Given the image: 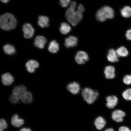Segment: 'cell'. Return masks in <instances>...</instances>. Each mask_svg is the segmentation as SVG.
Segmentation results:
<instances>
[{
  "instance_id": "6da1fadb",
  "label": "cell",
  "mask_w": 131,
  "mask_h": 131,
  "mask_svg": "<svg viewBox=\"0 0 131 131\" xmlns=\"http://www.w3.org/2000/svg\"><path fill=\"white\" fill-rule=\"evenodd\" d=\"M77 3L73 2L66 11V16L68 22L73 26L77 25L81 20L83 17V13L84 9L82 5H79L77 9L76 10Z\"/></svg>"
},
{
  "instance_id": "7a4b0ae2",
  "label": "cell",
  "mask_w": 131,
  "mask_h": 131,
  "mask_svg": "<svg viewBox=\"0 0 131 131\" xmlns=\"http://www.w3.org/2000/svg\"><path fill=\"white\" fill-rule=\"evenodd\" d=\"M17 21L14 16L10 13H6L1 16L0 26L3 30L8 31L15 28Z\"/></svg>"
},
{
  "instance_id": "3957f363",
  "label": "cell",
  "mask_w": 131,
  "mask_h": 131,
  "mask_svg": "<svg viewBox=\"0 0 131 131\" xmlns=\"http://www.w3.org/2000/svg\"><path fill=\"white\" fill-rule=\"evenodd\" d=\"M113 10L108 6H104L98 10L96 14V18L98 21L104 22L108 19L114 17Z\"/></svg>"
},
{
  "instance_id": "277c9868",
  "label": "cell",
  "mask_w": 131,
  "mask_h": 131,
  "mask_svg": "<svg viewBox=\"0 0 131 131\" xmlns=\"http://www.w3.org/2000/svg\"><path fill=\"white\" fill-rule=\"evenodd\" d=\"M82 95L83 99L89 104L94 103L99 95L97 91L88 88H84L82 90Z\"/></svg>"
},
{
  "instance_id": "5b68a950",
  "label": "cell",
  "mask_w": 131,
  "mask_h": 131,
  "mask_svg": "<svg viewBox=\"0 0 131 131\" xmlns=\"http://www.w3.org/2000/svg\"><path fill=\"white\" fill-rule=\"evenodd\" d=\"M75 59L77 63L78 64H83L88 61L89 57L86 52L81 51L77 53Z\"/></svg>"
},
{
  "instance_id": "8992f818",
  "label": "cell",
  "mask_w": 131,
  "mask_h": 131,
  "mask_svg": "<svg viewBox=\"0 0 131 131\" xmlns=\"http://www.w3.org/2000/svg\"><path fill=\"white\" fill-rule=\"evenodd\" d=\"M24 36L26 38L29 39L33 37L34 34V29L31 25L29 24L24 25L23 27Z\"/></svg>"
},
{
  "instance_id": "52a82bcc",
  "label": "cell",
  "mask_w": 131,
  "mask_h": 131,
  "mask_svg": "<svg viewBox=\"0 0 131 131\" xmlns=\"http://www.w3.org/2000/svg\"><path fill=\"white\" fill-rule=\"evenodd\" d=\"M125 116V113L122 110H117L113 112L112 118L113 119L117 122H120L123 121V118Z\"/></svg>"
},
{
  "instance_id": "ba28073f",
  "label": "cell",
  "mask_w": 131,
  "mask_h": 131,
  "mask_svg": "<svg viewBox=\"0 0 131 131\" xmlns=\"http://www.w3.org/2000/svg\"><path fill=\"white\" fill-rule=\"evenodd\" d=\"M115 69L113 66H108L104 70V73L106 78L107 79H112L115 76Z\"/></svg>"
},
{
  "instance_id": "9c48e42d",
  "label": "cell",
  "mask_w": 131,
  "mask_h": 131,
  "mask_svg": "<svg viewBox=\"0 0 131 131\" xmlns=\"http://www.w3.org/2000/svg\"><path fill=\"white\" fill-rule=\"evenodd\" d=\"M78 42V39L77 37L73 36H70L65 40V46L67 48L75 47L77 45Z\"/></svg>"
},
{
  "instance_id": "30bf717a",
  "label": "cell",
  "mask_w": 131,
  "mask_h": 131,
  "mask_svg": "<svg viewBox=\"0 0 131 131\" xmlns=\"http://www.w3.org/2000/svg\"><path fill=\"white\" fill-rule=\"evenodd\" d=\"M67 89L72 94H77L79 92L81 87L79 83L76 82H73L68 85Z\"/></svg>"
},
{
  "instance_id": "8fae6325",
  "label": "cell",
  "mask_w": 131,
  "mask_h": 131,
  "mask_svg": "<svg viewBox=\"0 0 131 131\" xmlns=\"http://www.w3.org/2000/svg\"><path fill=\"white\" fill-rule=\"evenodd\" d=\"M106 101H107L106 106L110 109H112L117 105L118 102V99L117 96H111L106 97Z\"/></svg>"
},
{
  "instance_id": "7c38bea8",
  "label": "cell",
  "mask_w": 131,
  "mask_h": 131,
  "mask_svg": "<svg viewBox=\"0 0 131 131\" xmlns=\"http://www.w3.org/2000/svg\"><path fill=\"white\" fill-rule=\"evenodd\" d=\"M26 67L27 71L30 73H33L35 72V69L38 68L39 64L38 62L35 60H29L26 64Z\"/></svg>"
},
{
  "instance_id": "4fadbf2b",
  "label": "cell",
  "mask_w": 131,
  "mask_h": 131,
  "mask_svg": "<svg viewBox=\"0 0 131 131\" xmlns=\"http://www.w3.org/2000/svg\"><path fill=\"white\" fill-rule=\"evenodd\" d=\"M46 42V39L45 37L42 36H38L35 39L34 45L37 48L42 49L45 47Z\"/></svg>"
},
{
  "instance_id": "5bb4252c",
  "label": "cell",
  "mask_w": 131,
  "mask_h": 131,
  "mask_svg": "<svg viewBox=\"0 0 131 131\" xmlns=\"http://www.w3.org/2000/svg\"><path fill=\"white\" fill-rule=\"evenodd\" d=\"M14 81V77L9 73H5L2 77V81L5 85H10L12 84Z\"/></svg>"
},
{
  "instance_id": "9a60e30c",
  "label": "cell",
  "mask_w": 131,
  "mask_h": 131,
  "mask_svg": "<svg viewBox=\"0 0 131 131\" xmlns=\"http://www.w3.org/2000/svg\"><path fill=\"white\" fill-rule=\"evenodd\" d=\"M107 57L108 60L111 63H116L119 61L118 57L114 49H111L109 50Z\"/></svg>"
},
{
  "instance_id": "2e32d148",
  "label": "cell",
  "mask_w": 131,
  "mask_h": 131,
  "mask_svg": "<svg viewBox=\"0 0 131 131\" xmlns=\"http://www.w3.org/2000/svg\"><path fill=\"white\" fill-rule=\"evenodd\" d=\"M11 123L13 126L16 127H19L23 125L24 121L22 119L19 118L17 114L14 115L11 119Z\"/></svg>"
},
{
  "instance_id": "e0dca14e",
  "label": "cell",
  "mask_w": 131,
  "mask_h": 131,
  "mask_svg": "<svg viewBox=\"0 0 131 131\" xmlns=\"http://www.w3.org/2000/svg\"><path fill=\"white\" fill-rule=\"evenodd\" d=\"M32 98L31 93L27 91L21 96L20 100L24 104H28L32 102Z\"/></svg>"
},
{
  "instance_id": "ac0fdd59",
  "label": "cell",
  "mask_w": 131,
  "mask_h": 131,
  "mask_svg": "<svg viewBox=\"0 0 131 131\" xmlns=\"http://www.w3.org/2000/svg\"><path fill=\"white\" fill-rule=\"evenodd\" d=\"M106 124L105 119L102 117H98L95 121V125L96 128L99 130H101L104 128Z\"/></svg>"
},
{
  "instance_id": "d6986e66",
  "label": "cell",
  "mask_w": 131,
  "mask_h": 131,
  "mask_svg": "<svg viewBox=\"0 0 131 131\" xmlns=\"http://www.w3.org/2000/svg\"><path fill=\"white\" fill-rule=\"evenodd\" d=\"M49 19L48 17L43 16H41L39 17L38 25L42 28L48 27L49 26Z\"/></svg>"
},
{
  "instance_id": "ffe728a7",
  "label": "cell",
  "mask_w": 131,
  "mask_h": 131,
  "mask_svg": "<svg viewBox=\"0 0 131 131\" xmlns=\"http://www.w3.org/2000/svg\"><path fill=\"white\" fill-rule=\"evenodd\" d=\"M27 91V89L24 86L21 85L16 86L14 88L13 91V94L20 97L21 96Z\"/></svg>"
},
{
  "instance_id": "44dd1931",
  "label": "cell",
  "mask_w": 131,
  "mask_h": 131,
  "mask_svg": "<svg viewBox=\"0 0 131 131\" xmlns=\"http://www.w3.org/2000/svg\"><path fill=\"white\" fill-rule=\"evenodd\" d=\"M116 51L118 57H126L129 54L128 50L124 46L119 47Z\"/></svg>"
},
{
  "instance_id": "7402d4cb",
  "label": "cell",
  "mask_w": 131,
  "mask_h": 131,
  "mask_svg": "<svg viewBox=\"0 0 131 131\" xmlns=\"http://www.w3.org/2000/svg\"><path fill=\"white\" fill-rule=\"evenodd\" d=\"M59 49V44L56 41L53 40L50 42L49 45V51L52 53H56L58 52Z\"/></svg>"
},
{
  "instance_id": "603a6c76",
  "label": "cell",
  "mask_w": 131,
  "mask_h": 131,
  "mask_svg": "<svg viewBox=\"0 0 131 131\" xmlns=\"http://www.w3.org/2000/svg\"><path fill=\"white\" fill-rule=\"evenodd\" d=\"M71 29V28L69 25L65 22L62 23L60 29V32L64 35L67 34L69 33Z\"/></svg>"
},
{
  "instance_id": "cb8c5ba5",
  "label": "cell",
  "mask_w": 131,
  "mask_h": 131,
  "mask_svg": "<svg viewBox=\"0 0 131 131\" xmlns=\"http://www.w3.org/2000/svg\"><path fill=\"white\" fill-rule=\"evenodd\" d=\"M121 15L124 17L129 18L131 16V7L126 6L121 10Z\"/></svg>"
},
{
  "instance_id": "d4e9b609",
  "label": "cell",
  "mask_w": 131,
  "mask_h": 131,
  "mask_svg": "<svg viewBox=\"0 0 131 131\" xmlns=\"http://www.w3.org/2000/svg\"><path fill=\"white\" fill-rule=\"evenodd\" d=\"M4 50L6 53L9 55H12L15 53L16 52L15 48L10 45H5L4 47Z\"/></svg>"
},
{
  "instance_id": "484cf974",
  "label": "cell",
  "mask_w": 131,
  "mask_h": 131,
  "mask_svg": "<svg viewBox=\"0 0 131 131\" xmlns=\"http://www.w3.org/2000/svg\"><path fill=\"white\" fill-rule=\"evenodd\" d=\"M122 96L126 100L131 101V88L125 90L122 93Z\"/></svg>"
},
{
  "instance_id": "4316f807",
  "label": "cell",
  "mask_w": 131,
  "mask_h": 131,
  "mask_svg": "<svg viewBox=\"0 0 131 131\" xmlns=\"http://www.w3.org/2000/svg\"><path fill=\"white\" fill-rule=\"evenodd\" d=\"M19 100H20V97L13 94L10 96L9 101L13 104H16L18 103Z\"/></svg>"
},
{
  "instance_id": "83f0119b",
  "label": "cell",
  "mask_w": 131,
  "mask_h": 131,
  "mask_svg": "<svg viewBox=\"0 0 131 131\" xmlns=\"http://www.w3.org/2000/svg\"><path fill=\"white\" fill-rule=\"evenodd\" d=\"M7 124L4 119H2L0 121V131H3L7 128Z\"/></svg>"
},
{
  "instance_id": "f1b7e54d",
  "label": "cell",
  "mask_w": 131,
  "mask_h": 131,
  "mask_svg": "<svg viewBox=\"0 0 131 131\" xmlns=\"http://www.w3.org/2000/svg\"><path fill=\"white\" fill-rule=\"evenodd\" d=\"M123 82L127 85L131 84V75H127L124 76L123 79Z\"/></svg>"
},
{
  "instance_id": "f546056e",
  "label": "cell",
  "mask_w": 131,
  "mask_h": 131,
  "mask_svg": "<svg viewBox=\"0 0 131 131\" xmlns=\"http://www.w3.org/2000/svg\"><path fill=\"white\" fill-rule=\"evenodd\" d=\"M71 0H60V4L62 7H66L69 4Z\"/></svg>"
},
{
  "instance_id": "4dcf8cb0",
  "label": "cell",
  "mask_w": 131,
  "mask_h": 131,
  "mask_svg": "<svg viewBox=\"0 0 131 131\" xmlns=\"http://www.w3.org/2000/svg\"><path fill=\"white\" fill-rule=\"evenodd\" d=\"M126 37L127 40L131 41V29L127 31L126 34Z\"/></svg>"
},
{
  "instance_id": "1f68e13d",
  "label": "cell",
  "mask_w": 131,
  "mask_h": 131,
  "mask_svg": "<svg viewBox=\"0 0 131 131\" xmlns=\"http://www.w3.org/2000/svg\"><path fill=\"white\" fill-rule=\"evenodd\" d=\"M119 131H131L129 128L125 126H122L119 128Z\"/></svg>"
},
{
  "instance_id": "d6a6232c",
  "label": "cell",
  "mask_w": 131,
  "mask_h": 131,
  "mask_svg": "<svg viewBox=\"0 0 131 131\" xmlns=\"http://www.w3.org/2000/svg\"><path fill=\"white\" fill-rule=\"evenodd\" d=\"M20 131H32V130L30 128H23L21 129Z\"/></svg>"
},
{
  "instance_id": "836d02e7",
  "label": "cell",
  "mask_w": 131,
  "mask_h": 131,
  "mask_svg": "<svg viewBox=\"0 0 131 131\" xmlns=\"http://www.w3.org/2000/svg\"><path fill=\"white\" fill-rule=\"evenodd\" d=\"M9 0H1L3 3H7L9 1Z\"/></svg>"
},
{
  "instance_id": "e575fe53",
  "label": "cell",
  "mask_w": 131,
  "mask_h": 131,
  "mask_svg": "<svg viewBox=\"0 0 131 131\" xmlns=\"http://www.w3.org/2000/svg\"><path fill=\"white\" fill-rule=\"evenodd\" d=\"M105 131H114V130L112 128H108L107 129H106Z\"/></svg>"
}]
</instances>
